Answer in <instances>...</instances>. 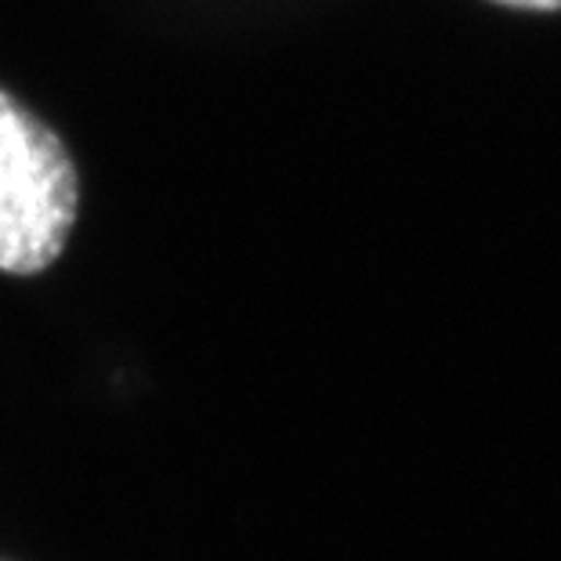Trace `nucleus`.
Wrapping results in <instances>:
<instances>
[{"label":"nucleus","instance_id":"1","mask_svg":"<svg viewBox=\"0 0 561 561\" xmlns=\"http://www.w3.org/2000/svg\"><path fill=\"white\" fill-rule=\"evenodd\" d=\"M80 210L77 163L47 124L0 91V272L37 276Z\"/></svg>","mask_w":561,"mask_h":561},{"label":"nucleus","instance_id":"2","mask_svg":"<svg viewBox=\"0 0 561 561\" xmlns=\"http://www.w3.org/2000/svg\"><path fill=\"white\" fill-rule=\"evenodd\" d=\"M504 4H515V8H536V11H554V8H561V0H504Z\"/></svg>","mask_w":561,"mask_h":561}]
</instances>
